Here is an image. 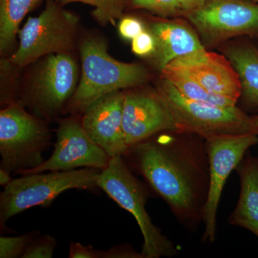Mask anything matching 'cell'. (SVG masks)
Wrapping results in <instances>:
<instances>
[{
	"mask_svg": "<svg viewBox=\"0 0 258 258\" xmlns=\"http://www.w3.org/2000/svg\"><path fill=\"white\" fill-rule=\"evenodd\" d=\"M144 30L143 23L134 17L122 18L118 24L120 35L125 40H133Z\"/></svg>",
	"mask_w": 258,
	"mask_h": 258,
	"instance_id": "obj_26",
	"label": "cell"
},
{
	"mask_svg": "<svg viewBox=\"0 0 258 258\" xmlns=\"http://www.w3.org/2000/svg\"><path fill=\"white\" fill-rule=\"evenodd\" d=\"M258 143L254 133L214 137L206 139L210 169L208 200L204 211V242L216 239L217 215L226 181L240 164L249 148Z\"/></svg>",
	"mask_w": 258,
	"mask_h": 258,
	"instance_id": "obj_8",
	"label": "cell"
},
{
	"mask_svg": "<svg viewBox=\"0 0 258 258\" xmlns=\"http://www.w3.org/2000/svg\"><path fill=\"white\" fill-rule=\"evenodd\" d=\"M157 91L172 113L176 130L205 139L252 133L250 116L237 106L225 108L190 100L164 78L159 81Z\"/></svg>",
	"mask_w": 258,
	"mask_h": 258,
	"instance_id": "obj_6",
	"label": "cell"
},
{
	"mask_svg": "<svg viewBox=\"0 0 258 258\" xmlns=\"http://www.w3.org/2000/svg\"><path fill=\"white\" fill-rule=\"evenodd\" d=\"M161 72L162 78L169 81L183 96L190 100L225 108L237 106L238 101L208 91L186 71L176 64L169 63Z\"/></svg>",
	"mask_w": 258,
	"mask_h": 258,
	"instance_id": "obj_18",
	"label": "cell"
},
{
	"mask_svg": "<svg viewBox=\"0 0 258 258\" xmlns=\"http://www.w3.org/2000/svg\"><path fill=\"white\" fill-rule=\"evenodd\" d=\"M81 80L68 104L73 114L83 113L101 97L147 82L149 73L141 64L126 63L108 54L106 42L98 37H90L81 46Z\"/></svg>",
	"mask_w": 258,
	"mask_h": 258,
	"instance_id": "obj_2",
	"label": "cell"
},
{
	"mask_svg": "<svg viewBox=\"0 0 258 258\" xmlns=\"http://www.w3.org/2000/svg\"><path fill=\"white\" fill-rule=\"evenodd\" d=\"M132 47L134 54L144 57L154 55L157 48V42L152 32L144 30L132 40Z\"/></svg>",
	"mask_w": 258,
	"mask_h": 258,
	"instance_id": "obj_25",
	"label": "cell"
},
{
	"mask_svg": "<svg viewBox=\"0 0 258 258\" xmlns=\"http://www.w3.org/2000/svg\"><path fill=\"white\" fill-rule=\"evenodd\" d=\"M123 157L181 225L193 230L203 223L210 186L206 139L164 131L129 147Z\"/></svg>",
	"mask_w": 258,
	"mask_h": 258,
	"instance_id": "obj_1",
	"label": "cell"
},
{
	"mask_svg": "<svg viewBox=\"0 0 258 258\" xmlns=\"http://www.w3.org/2000/svg\"><path fill=\"white\" fill-rule=\"evenodd\" d=\"M186 17L208 44L258 33V5L244 0H206Z\"/></svg>",
	"mask_w": 258,
	"mask_h": 258,
	"instance_id": "obj_10",
	"label": "cell"
},
{
	"mask_svg": "<svg viewBox=\"0 0 258 258\" xmlns=\"http://www.w3.org/2000/svg\"><path fill=\"white\" fill-rule=\"evenodd\" d=\"M124 92L113 91L98 98L83 111L81 123L94 143L113 158L128 151L123 127Z\"/></svg>",
	"mask_w": 258,
	"mask_h": 258,
	"instance_id": "obj_13",
	"label": "cell"
},
{
	"mask_svg": "<svg viewBox=\"0 0 258 258\" xmlns=\"http://www.w3.org/2000/svg\"><path fill=\"white\" fill-rule=\"evenodd\" d=\"M101 170L81 168L71 171L22 175L13 180L0 194V227L12 217L34 207H48L69 189H94Z\"/></svg>",
	"mask_w": 258,
	"mask_h": 258,
	"instance_id": "obj_4",
	"label": "cell"
},
{
	"mask_svg": "<svg viewBox=\"0 0 258 258\" xmlns=\"http://www.w3.org/2000/svg\"><path fill=\"white\" fill-rule=\"evenodd\" d=\"M79 69L68 53L51 54L39 68L27 103L36 114L51 119L76 92Z\"/></svg>",
	"mask_w": 258,
	"mask_h": 258,
	"instance_id": "obj_9",
	"label": "cell"
},
{
	"mask_svg": "<svg viewBox=\"0 0 258 258\" xmlns=\"http://www.w3.org/2000/svg\"><path fill=\"white\" fill-rule=\"evenodd\" d=\"M78 24L77 15L62 9L56 0H47L41 14L29 18L19 30L20 44L10 62L23 67L42 56L68 53L74 47Z\"/></svg>",
	"mask_w": 258,
	"mask_h": 258,
	"instance_id": "obj_7",
	"label": "cell"
},
{
	"mask_svg": "<svg viewBox=\"0 0 258 258\" xmlns=\"http://www.w3.org/2000/svg\"><path fill=\"white\" fill-rule=\"evenodd\" d=\"M150 31L157 42L154 61L160 71L179 57L205 50L196 33L181 22H157Z\"/></svg>",
	"mask_w": 258,
	"mask_h": 258,
	"instance_id": "obj_15",
	"label": "cell"
},
{
	"mask_svg": "<svg viewBox=\"0 0 258 258\" xmlns=\"http://www.w3.org/2000/svg\"><path fill=\"white\" fill-rule=\"evenodd\" d=\"M40 0H0V50L11 47L19 32V26L25 15Z\"/></svg>",
	"mask_w": 258,
	"mask_h": 258,
	"instance_id": "obj_19",
	"label": "cell"
},
{
	"mask_svg": "<svg viewBox=\"0 0 258 258\" xmlns=\"http://www.w3.org/2000/svg\"><path fill=\"white\" fill-rule=\"evenodd\" d=\"M13 177L11 176V173L5 170V169L0 168V185L3 188L6 187L8 184L13 181Z\"/></svg>",
	"mask_w": 258,
	"mask_h": 258,
	"instance_id": "obj_28",
	"label": "cell"
},
{
	"mask_svg": "<svg viewBox=\"0 0 258 258\" xmlns=\"http://www.w3.org/2000/svg\"><path fill=\"white\" fill-rule=\"evenodd\" d=\"M70 258H144L142 253L134 250L128 244L113 246L106 251L93 248L92 245H83L80 242H71Z\"/></svg>",
	"mask_w": 258,
	"mask_h": 258,
	"instance_id": "obj_20",
	"label": "cell"
},
{
	"mask_svg": "<svg viewBox=\"0 0 258 258\" xmlns=\"http://www.w3.org/2000/svg\"><path fill=\"white\" fill-rule=\"evenodd\" d=\"M250 121L252 133L256 134L258 136V115L250 116Z\"/></svg>",
	"mask_w": 258,
	"mask_h": 258,
	"instance_id": "obj_29",
	"label": "cell"
},
{
	"mask_svg": "<svg viewBox=\"0 0 258 258\" xmlns=\"http://www.w3.org/2000/svg\"><path fill=\"white\" fill-rule=\"evenodd\" d=\"M61 5L81 3L95 8L93 15L100 23L114 25L118 19L123 18V10L128 0H56Z\"/></svg>",
	"mask_w": 258,
	"mask_h": 258,
	"instance_id": "obj_21",
	"label": "cell"
},
{
	"mask_svg": "<svg viewBox=\"0 0 258 258\" xmlns=\"http://www.w3.org/2000/svg\"><path fill=\"white\" fill-rule=\"evenodd\" d=\"M206 0H179L183 14L188 15L201 8Z\"/></svg>",
	"mask_w": 258,
	"mask_h": 258,
	"instance_id": "obj_27",
	"label": "cell"
},
{
	"mask_svg": "<svg viewBox=\"0 0 258 258\" xmlns=\"http://www.w3.org/2000/svg\"><path fill=\"white\" fill-rule=\"evenodd\" d=\"M179 66L212 93L238 101L242 87L238 74L225 56L206 50L179 57L171 62Z\"/></svg>",
	"mask_w": 258,
	"mask_h": 258,
	"instance_id": "obj_14",
	"label": "cell"
},
{
	"mask_svg": "<svg viewBox=\"0 0 258 258\" xmlns=\"http://www.w3.org/2000/svg\"><path fill=\"white\" fill-rule=\"evenodd\" d=\"M227 59L240 78L244 106L258 108V49L249 43H241L225 50Z\"/></svg>",
	"mask_w": 258,
	"mask_h": 258,
	"instance_id": "obj_17",
	"label": "cell"
},
{
	"mask_svg": "<svg viewBox=\"0 0 258 258\" xmlns=\"http://www.w3.org/2000/svg\"><path fill=\"white\" fill-rule=\"evenodd\" d=\"M97 187L133 215L143 235L144 258L172 257L179 249L153 223L146 209L149 192L145 185L134 175L123 156L111 158L100 173Z\"/></svg>",
	"mask_w": 258,
	"mask_h": 258,
	"instance_id": "obj_3",
	"label": "cell"
},
{
	"mask_svg": "<svg viewBox=\"0 0 258 258\" xmlns=\"http://www.w3.org/2000/svg\"><path fill=\"white\" fill-rule=\"evenodd\" d=\"M123 127L128 149L159 132L176 130L172 113L158 91L124 93Z\"/></svg>",
	"mask_w": 258,
	"mask_h": 258,
	"instance_id": "obj_12",
	"label": "cell"
},
{
	"mask_svg": "<svg viewBox=\"0 0 258 258\" xmlns=\"http://www.w3.org/2000/svg\"><path fill=\"white\" fill-rule=\"evenodd\" d=\"M135 8L152 12L160 16H175L183 14L179 0H132Z\"/></svg>",
	"mask_w": 258,
	"mask_h": 258,
	"instance_id": "obj_23",
	"label": "cell"
},
{
	"mask_svg": "<svg viewBox=\"0 0 258 258\" xmlns=\"http://www.w3.org/2000/svg\"><path fill=\"white\" fill-rule=\"evenodd\" d=\"M235 170L240 176V193L228 221L258 238V157L247 152Z\"/></svg>",
	"mask_w": 258,
	"mask_h": 258,
	"instance_id": "obj_16",
	"label": "cell"
},
{
	"mask_svg": "<svg viewBox=\"0 0 258 258\" xmlns=\"http://www.w3.org/2000/svg\"><path fill=\"white\" fill-rule=\"evenodd\" d=\"M56 137L55 148L50 157L35 169L23 171L20 175L80 168L102 171L109 164L111 158L88 137L81 120L75 118L61 120Z\"/></svg>",
	"mask_w": 258,
	"mask_h": 258,
	"instance_id": "obj_11",
	"label": "cell"
},
{
	"mask_svg": "<svg viewBox=\"0 0 258 258\" xmlns=\"http://www.w3.org/2000/svg\"><path fill=\"white\" fill-rule=\"evenodd\" d=\"M50 128L44 120L13 103L0 111V168L20 174L45 161L51 145Z\"/></svg>",
	"mask_w": 258,
	"mask_h": 258,
	"instance_id": "obj_5",
	"label": "cell"
},
{
	"mask_svg": "<svg viewBox=\"0 0 258 258\" xmlns=\"http://www.w3.org/2000/svg\"><path fill=\"white\" fill-rule=\"evenodd\" d=\"M56 245L57 241L55 237L39 234L29 244L22 258H52Z\"/></svg>",
	"mask_w": 258,
	"mask_h": 258,
	"instance_id": "obj_24",
	"label": "cell"
},
{
	"mask_svg": "<svg viewBox=\"0 0 258 258\" xmlns=\"http://www.w3.org/2000/svg\"><path fill=\"white\" fill-rule=\"evenodd\" d=\"M37 232L14 237H0V258H22L32 240L39 235Z\"/></svg>",
	"mask_w": 258,
	"mask_h": 258,
	"instance_id": "obj_22",
	"label": "cell"
}]
</instances>
